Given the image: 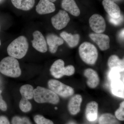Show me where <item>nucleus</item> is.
Returning a JSON list of instances; mask_svg holds the SVG:
<instances>
[{
	"label": "nucleus",
	"instance_id": "obj_28",
	"mask_svg": "<svg viewBox=\"0 0 124 124\" xmlns=\"http://www.w3.org/2000/svg\"><path fill=\"white\" fill-rule=\"evenodd\" d=\"M120 72L119 71L116 70H111L109 74V77L111 80L120 79L121 77Z\"/></svg>",
	"mask_w": 124,
	"mask_h": 124
},
{
	"label": "nucleus",
	"instance_id": "obj_19",
	"mask_svg": "<svg viewBox=\"0 0 124 124\" xmlns=\"http://www.w3.org/2000/svg\"><path fill=\"white\" fill-rule=\"evenodd\" d=\"M60 36L71 48H73L76 46L79 43L80 39V36L79 34L72 35L71 33L63 31L60 33Z\"/></svg>",
	"mask_w": 124,
	"mask_h": 124
},
{
	"label": "nucleus",
	"instance_id": "obj_27",
	"mask_svg": "<svg viewBox=\"0 0 124 124\" xmlns=\"http://www.w3.org/2000/svg\"><path fill=\"white\" fill-rule=\"evenodd\" d=\"M12 124H31L29 120L26 118H21L18 116H15L12 118L11 120Z\"/></svg>",
	"mask_w": 124,
	"mask_h": 124
},
{
	"label": "nucleus",
	"instance_id": "obj_26",
	"mask_svg": "<svg viewBox=\"0 0 124 124\" xmlns=\"http://www.w3.org/2000/svg\"><path fill=\"white\" fill-rule=\"evenodd\" d=\"M115 115L117 119L120 121L124 120V101H123L121 103L120 107L115 113Z\"/></svg>",
	"mask_w": 124,
	"mask_h": 124
},
{
	"label": "nucleus",
	"instance_id": "obj_8",
	"mask_svg": "<svg viewBox=\"0 0 124 124\" xmlns=\"http://www.w3.org/2000/svg\"><path fill=\"white\" fill-rule=\"evenodd\" d=\"M89 23L91 29L96 33H103L106 29V22L102 16L94 14L89 19Z\"/></svg>",
	"mask_w": 124,
	"mask_h": 124
},
{
	"label": "nucleus",
	"instance_id": "obj_4",
	"mask_svg": "<svg viewBox=\"0 0 124 124\" xmlns=\"http://www.w3.org/2000/svg\"><path fill=\"white\" fill-rule=\"evenodd\" d=\"M34 100L38 103H45L57 104L59 102V98L53 91L48 89L38 86L34 89Z\"/></svg>",
	"mask_w": 124,
	"mask_h": 124
},
{
	"label": "nucleus",
	"instance_id": "obj_34",
	"mask_svg": "<svg viewBox=\"0 0 124 124\" xmlns=\"http://www.w3.org/2000/svg\"><path fill=\"white\" fill-rule=\"evenodd\" d=\"M69 124H74V123H69Z\"/></svg>",
	"mask_w": 124,
	"mask_h": 124
},
{
	"label": "nucleus",
	"instance_id": "obj_20",
	"mask_svg": "<svg viewBox=\"0 0 124 124\" xmlns=\"http://www.w3.org/2000/svg\"><path fill=\"white\" fill-rule=\"evenodd\" d=\"M14 6L19 9L28 11L33 8L35 0H11Z\"/></svg>",
	"mask_w": 124,
	"mask_h": 124
},
{
	"label": "nucleus",
	"instance_id": "obj_35",
	"mask_svg": "<svg viewBox=\"0 0 124 124\" xmlns=\"http://www.w3.org/2000/svg\"><path fill=\"white\" fill-rule=\"evenodd\" d=\"M55 109H57V107H55Z\"/></svg>",
	"mask_w": 124,
	"mask_h": 124
},
{
	"label": "nucleus",
	"instance_id": "obj_13",
	"mask_svg": "<svg viewBox=\"0 0 124 124\" xmlns=\"http://www.w3.org/2000/svg\"><path fill=\"white\" fill-rule=\"evenodd\" d=\"M46 40L49 46V50L52 54L56 53L58 46L64 43V41L62 38L53 33H50L47 35Z\"/></svg>",
	"mask_w": 124,
	"mask_h": 124
},
{
	"label": "nucleus",
	"instance_id": "obj_15",
	"mask_svg": "<svg viewBox=\"0 0 124 124\" xmlns=\"http://www.w3.org/2000/svg\"><path fill=\"white\" fill-rule=\"evenodd\" d=\"M82 101V97L80 94H76L71 98L68 104V110L71 114L76 115L79 112Z\"/></svg>",
	"mask_w": 124,
	"mask_h": 124
},
{
	"label": "nucleus",
	"instance_id": "obj_3",
	"mask_svg": "<svg viewBox=\"0 0 124 124\" xmlns=\"http://www.w3.org/2000/svg\"><path fill=\"white\" fill-rule=\"evenodd\" d=\"M80 57L86 64L93 65L98 59L97 49L93 44L85 42L80 45L79 48Z\"/></svg>",
	"mask_w": 124,
	"mask_h": 124
},
{
	"label": "nucleus",
	"instance_id": "obj_36",
	"mask_svg": "<svg viewBox=\"0 0 124 124\" xmlns=\"http://www.w3.org/2000/svg\"><path fill=\"white\" fill-rule=\"evenodd\" d=\"M1 45V41L0 40V46Z\"/></svg>",
	"mask_w": 124,
	"mask_h": 124
},
{
	"label": "nucleus",
	"instance_id": "obj_30",
	"mask_svg": "<svg viewBox=\"0 0 124 124\" xmlns=\"http://www.w3.org/2000/svg\"><path fill=\"white\" fill-rule=\"evenodd\" d=\"M2 91L0 90V109L1 110L5 111L7 109V105L6 102L2 99L1 93Z\"/></svg>",
	"mask_w": 124,
	"mask_h": 124
},
{
	"label": "nucleus",
	"instance_id": "obj_7",
	"mask_svg": "<svg viewBox=\"0 0 124 124\" xmlns=\"http://www.w3.org/2000/svg\"><path fill=\"white\" fill-rule=\"evenodd\" d=\"M70 20L69 15L65 10H60L57 14L51 18L54 27L58 30L63 29L66 26Z\"/></svg>",
	"mask_w": 124,
	"mask_h": 124
},
{
	"label": "nucleus",
	"instance_id": "obj_29",
	"mask_svg": "<svg viewBox=\"0 0 124 124\" xmlns=\"http://www.w3.org/2000/svg\"><path fill=\"white\" fill-rule=\"evenodd\" d=\"M109 19L110 23L115 25H119L122 22L123 20V17L121 15L118 18H114L109 17Z\"/></svg>",
	"mask_w": 124,
	"mask_h": 124
},
{
	"label": "nucleus",
	"instance_id": "obj_31",
	"mask_svg": "<svg viewBox=\"0 0 124 124\" xmlns=\"http://www.w3.org/2000/svg\"><path fill=\"white\" fill-rule=\"evenodd\" d=\"M0 124H10L7 117L4 116H0Z\"/></svg>",
	"mask_w": 124,
	"mask_h": 124
},
{
	"label": "nucleus",
	"instance_id": "obj_6",
	"mask_svg": "<svg viewBox=\"0 0 124 124\" xmlns=\"http://www.w3.org/2000/svg\"><path fill=\"white\" fill-rule=\"evenodd\" d=\"M48 85L50 90L62 97H69L73 95L74 93L73 88L58 80H50L48 81Z\"/></svg>",
	"mask_w": 124,
	"mask_h": 124
},
{
	"label": "nucleus",
	"instance_id": "obj_25",
	"mask_svg": "<svg viewBox=\"0 0 124 124\" xmlns=\"http://www.w3.org/2000/svg\"><path fill=\"white\" fill-rule=\"evenodd\" d=\"M34 120L37 124H54L53 121L45 118L40 115H37L35 116Z\"/></svg>",
	"mask_w": 124,
	"mask_h": 124
},
{
	"label": "nucleus",
	"instance_id": "obj_5",
	"mask_svg": "<svg viewBox=\"0 0 124 124\" xmlns=\"http://www.w3.org/2000/svg\"><path fill=\"white\" fill-rule=\"evenodd\" d=\"M50 73L54 77L57 79L61 78L64 76H71L75 72V67L72 65L64 66V62L62 59H58L51 65Z\"/></svg>",
	"mask_w": 124,
	"mask_h": 124
},
{
	"label": "nucleus",
	"instance_id": "obj_10",
	"mask_svg": "<svg viewBox=\"0 0 124 124\" xmlns=\"http://www.w3.org/2000/svg\"><path fill=\"white\" fill-rule=\"evenodd\" d=\"M89 37L98 45L102 51L110 48V38L105 34L100 33H90Z\"/></svg>",
	"mask_w": 124,
	"mask_h": 124
},
{
	"label": "nucleus",
	"instance_id": "obj_17",
	"mask_svg": "<svg viewBox=\"0 0 124 124\" xmlns=\"http://www.w3.org/2000/svg\"><path fill=\"white\" fill-rule=\"evenodd\" d=\"M61 6L65 11L69 12L73 16H79L80 11L75 0H62Z\"/></svg>",
	"mask_w": 124,
	"mask_h": 124
},
{
	"label": "nucleus",
	"instance_id": "obj_33",
	"mask_svg": "<svg viewBox=\"0 0 124 124\" xmlns=\"http://www.w3.org/2000/svg\"><path fill=\"white\" fill-rule=\"evenodd\" d=\"M48 0L49 1H51V2H55V1L56 0Z\"/></svg>",
	"mask_w": 124,
	"mask_h": 124
},
{
	"label": "nucleus",
	"instance_id": "obj_16",
	"mask_svg": "<svg viewBox=\"0 0 124 124\" xmlns=\"http://www.w3.org/2000/svg\"><path fill=\"white\" fill-rule=\"evenodd\" d=\"M98 104L94 101L89 102L86 105L85 116L86 119L90 122L95 121L97 118Z\"/></svg>",
	"mask_w": 124,
	"mask_h": 124
},
{
	"label": "nucleus",
	"instance_id": "obj_23",
	"mask_svg": "<svg viewBox=\"0 0 124 124\" xmlns=\"http://www.w3.org/2000/svg\"><path fill=\"white\" fill-rule=\"evenodd\" d=\"M99 124H119L116 117L110 113L102 114L99 120Z\"/></svg>",
	"mask_w": 124,
	"mask_h": 124
},
{
	"label": "nucleus",
	"instance_id": "obj_2",
	"mask_svg": "<svg viewBox=\"0 0 124 124\" xmlns=\"http://www.w3.org/2000/svg\"><path fill=\"white\" fill-rule=\"evenodd\" d=\"M0 72L13 78L19 77L22 73L18 61L10 56L4 58L0 62Z\"/></svg>",
	"mask_w": 124,
	"mask_h": 124
},
{
	"label": "nucleus",
	"instance_id": "obj_9",
	"mask_svg": "<svg viewBox=\"0 0 124 124\" xmlns=\"http://www.w3.org/2000/svg\"><path fill=\"white\" fill-rule=\"evenodd\" d=\"M33 40L32 41V46L40 53H46L47 51L46 42L44 36L39 31H35L33 33Z\"/></svg>",
	"mask_w": 124,
	"mask_h": 124
},
{
	"label": "nucleus",
	"instance_id": "obj_18",
	"mask_svg": "<svg viewBox=\"0 0 124 124\" xmlns=\"http://www.w3.org/2000/svg\"><path fill=\"white\" fill-rule=\"evenodd\" d=\"M108 64L111 70H116L120 72L124 71V59H120L117 55H112L108 58Z\"/></svg>",
	"mask_w": 124,
	"mask_h": 124
},
{
	"label": "nucleus",
	"instance_id": "obj_32",
	"mask_svg": "<svg viewBox=\"0 0 124 124\" xmlns=\"http://www.w3.org/2000/svg\"><path fill=\"white\" fill-rule=\"evenodd\" d=\"M120 36L121 38L122 39H124V29H122L121 31L120 32Z\"/></svg>",
	"mask_w": 124,
	"mask_h": 124
},
{
	"label": "nucleus",
	"instance_id": "obj_24",
	"mask_svg": "<svg viewBox=\"0 0 124 124\" xmlns=\"http://www.w3.org/2000/svg\"><path fill=\"white\" fill-rule=\"evenodd\" d=\"M20 110L24 112L30 111L32 108V105L29 100L26 99L22 97L19 104Z\"/></svg>",
	"mask_w": 124,
	"mask_h": 124
},
{
	"label": "nucleus",
	"instance_id": "obj_22",
	"mask_svg": "<svg viewBox=\"0 0 124 124\" xmlns=\"http://www.w3.org/2000/svg\"><path fill=\"white\" fill-rule=\"evenodd\" d=\"M20 92L22 97L28 100L32 99L34 96V89L30 85H25L20 87Z\"/></svg>",
	"mask_w": 124,
	"mask_h": 124
},
{
	"label": "nucleus",
	"instance_id": "obj_12",
	"mask_svg": "<svg viewBox=\"0 0 124 124\" xmlns=\"http://www.w3.org/2000/svg\"><path fill=\"white\" fill-rule=\"evenodd\" d=\"M84 75L87 79L86 84L89 88L94 89L99 84L100 79L96 71L91 68H88L85 70Z\"/></svg>",
	"mask_w": 124,
	"mask_h": 124
},
{
	"label": "nucleus",
	"instance_id": "obj_1",
	"mask_svg": "<svg viewBox=\"0 0 124 124\" xmlns=\"http://www.w3.org/2000/svg\"><path fill=\"white\" fill-rule=\"evenodd\" d=\"M27 40L24 36H20L13 41L7 48V53L10 57L22 59L26 54L28 50Z\"/></svg>",
	"mask_w": 124,
	"mask_h": 124
},
{
	"label": "nucleus",
	"instance_id": "obj_14",
	"mask_svg": "<svg viewBox=\"0 0 124 124\" xmlns=\"http://www.w3.org/2000/svg\"><path fill=\"white\" fill-rule=\"evenodd\" d=\"M55 10V5L48 0H40L36 7V11L40 15L51 13Z\"/></svg>",
	"mask_w": 124,
	"mask_h": 124
},
{
	"label": "nucleus",
	"instance_id": "obj_21",
	"mask_svg": "<svg viewBox=\"0 0 124 124\" xmlns=\"http://www.w3.org/2000/svg\"><path fill=\"white\" fill-rule=\"evenodd\" d=\"M112 93L114 95L124 98V83L120 79L112 81L111 85Z\"/></svg>",
	"mask_w": 124,
	"mask_h": 124
},
{
	"label": "nucleus",
	"instance_id": "obj_11",
	"mask_svg": "<svg viewBox=\"0 0 124 124\" xmlns=\"http://www.w3.org/2000/svg\"><path fill=\"white\" fill-rule=\"evenodd\" d=\"M102 4L105 11L110 17L114 18H118L120 17V9L115 2L111 0H103Z\"/></svg>",
	"mask_w": 124,
	"mask_h": 124
}]
</instances>
